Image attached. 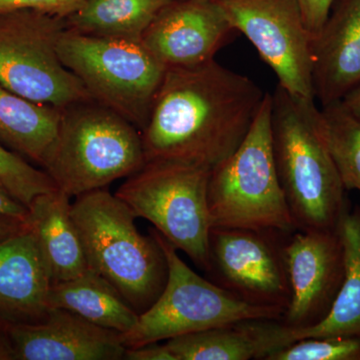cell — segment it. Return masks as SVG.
I'll list each match as a JSON object with an SVG mask.
<instances>
[{
  "mask_svg": "<svg viewBox=\"0 0 360 360\" xmlns=\"http://www.w3.org/2000/svg\"><path fill=\"white\" fill-rule=\"evenodd\" d=\"M290 303L281 321L305 329L330 311L345 276L342 243L338 231H296L283 245Z\"/></svg>",
  "mask_w": 360,
  "mask_h": 360,
  "instance_id": "7c38bea8",
  "label": "cell"
},
{
  "mask_svg": "<svg viewBox=\"0 0 360 360\" xmlns=\"http://www.w3.org/2000/svg\"><path fill=\"white\" fill-rule=\"evenodd\" d=\"M0 219L30 222V208L21 203L0 182Z\"/></svg>",
  "mask_w": 360,
  "mask_h": 360,
  "instance_id": "83f0119b",
  "label": "cell"
},
{
  "mask_svg": "<svg viewBox=\"0 0 360 360\" xmlns=\"http://www.w3.org/2000/svg\"><path fill=\"white\" fill-rule=\"evenodd\" d=\"M305 25L314 37L328 20L335 0H297Z\"/></svg>",
  "mask_w": 360,
  "mask_h": 360,
  "instance_id": "4316f807",
  "label": "cell"
},
{
  "mask_svg": "<svg viewBox=\"0 0 360 360\" xmlns=\"http://www.w3.org/2000/svg\"><path fill=\"white\" fill-rule=\"evenodd\" d=\"M266 92L215 59L167 68L141 130L146 162L174 161L212 170L240 146Z\"/></svg>",
  "mask_w": 360,
  "mask_h": 360,
  "instance_id": "6da1fadb",
  "label": "cell"
},
{
  "mask_svg": "<svg viewBox=\"0 0 360 360\" xmlns=\"http://www.w3.org/2000/svg\"><path fill=\"white\" fill-rule=\"evenodd\" d=\"M264 360H360V338H303L270 352Z\"/></svg>",
  "mask_w": 360,
  "mask_h": 360,
  "instance_id": "d4e9b609",
  "label": "cell"
},
{
  "mask_svg": "<svg viewBox=\"0 0 360 360\" xmlns=\"http://www.w3.org/2000/svg\"><path fill=\"white\" fill-rule=\"evenodd\" d=\"M86 0H0V13L35 11L65 18Z\"/></svg>",
  "mask_w": 360,
  "mask_h": 360,
  "instance_id": "484cf974",
  "label": "cell"
},
{
  "mask_svg": "<svg viewBox=\"0 0 360 360\" xmlns=\"http://www.w3.org/2000/svg\"><path fill=\"white\" fill-rule=\"evenodd\" d=\"M312 84L321 106L342 101L360 84V0H335L311 39Z\"/></svg>",
  "mask_w": 360,
  "mask_h": 360,
  "instance_id": "9a60e30c",
  "label": "cell"
},
{
  "mask_svg": "<svg viewBox=\"0 0 360 360\" xmlns=\"http://www.w3.org/2000/svg\"><path fill=\"white\" fill-rule=\"evenodd\" d=\"M341 103L360 122V84L343 97Z\"/></svg>",
  "mask_w": 360,
  "mask_h": 360,
  "instance_id": "4dcf8cb0",
  "label": "cell"
},
{
  "mask_svg": "<svg viewBox=\"0 0 360 360\" xmlns=\"http://www.w3.org/2000/svg\"><path fill=\"white\" fill-rule=\"evenodd\" d=\"M63 108L33 103L0 85V143L41 165L56 139Z\"/></svg>",
  "mask_w": 360,
  "mask_h": 360,
  "instance_id": "ffe728a7",
  "label": "cell"
},
{
  "mask_svg": "<svg viewBox=\"0 0 360 360\" xmlns=\"http://www.w3.org/2000/svg\"><path fill=\"white\" fill-rule=\"evenodd\" d=\"M144 165L141 131L115 111L89 99L63 108L58 134L40 167L71 198L105 188Z\"/></svg>",
  "mask_w": 360,
  "mask_h": 360,
  "instance_id": "277c9868",
  "label": "cell"
},
{
  "mask_svg": "<svg viewBox=\"0 0 360 360\" xmlns=\"http://www.w3.org/2000/svg\"><path fill=\"white\" fill-rule=\"evenodd\" d=\"M266 319H250L168 340L175 360L264 359L269 354Z\"/></svg>",
  "mask_w": 360,
  "mask_h": 360,
  "instance_id": "44dd1931",
  "label": "cell"
},
{
  "mask_svg": "<svg viewBox=\"0 0 360 360\" xmlns=\"http://www.w3.org/2000/svg\"><path fill=\"white\" fill-rule=\"evenodd\" d=\"M172 0H86L65 18L71 32L92 37L141 39Z\"/></svg>",
  "mask_w": 360,
  "mask_h": 360,
  "instance_id": "7402d4cb",
  "label": "cell"
},
{
  "mask_svg": "<svg viewBox=\"0 0 360 360\" xmlns=\"http://www.w3.org/2000/svg\"><path fill=\"white\" fill-rule=\"evenodd\" d=\"M336 231L342 243L345 276L330 311L316 326L305 329L286 328L281 321H274L271 328L272 352L303 338L321 336L360 338L359 206L354 208L347 206Z\"/></svg>",
  "mask_w": 360,
  "mask_h": 360,
  "instance_id": "e0dca14e",
  "label": "cell"
},
{
  "mask_svg": "<svg viewBox=\"0 0 360 360\" xmlns=\"http://www.w3.org/2000/svg\"><path fill=\"white\" fill-rule=\"evenodd\" d=\"M71 217L89 269L110 281L137 314L148 310L168 276L167 257L155 236H142L131 208L104 188L77 196Z\"/></svg>",
  "mask_w": 360,
  "mask_h": 360,
  "instance_id": "3957f363",
  "label": "cell"
},
{
  "mask_svg": "<svg viewBox=\"0 0 360 360\" xmlns=\"http://www.w3.org/2000/svg\"><path fill=\"white\" fill-rule=\"evenodd\" d=\"M150 233L167 257V284L156 302L139 314L136 324L122 335L125 348L160 342L250 319H277L281 310L255 307L200 276L177 255L176 248L156 231Z\"/></svg>",
  "mask_w": 360,
  "mask_h": 360,
  "instance_id": "ba28073f",
  "label": "cell"
},
{
  "mask_svg": "<svg viewBox=\"0 0 360 360\" xmlns=\"http://www.w3.org/2000/svg\"><path fill=\"white\" fill-rule=\"evenodd\" d=\"M28 208L30 227L37 238L52 284L84 274L89 264L71 217L70 196L56 189L40 194Z\"/></svg>",
  "mask_w": 360,
  "mask_h": 360,
  "instance_id": "ac0fdd59",
  "label": "cell"
},
{
  "mask_svg": "<svg viewBox=\"0 0 360 360\" xmlns=\"http://www.w3.org/2000/svg\"><path fill=\"white\" fill-rule=\"evenodd\" d=\"M65 30V18L40 11L0 13V85L58 108L92 99L59 56Z\"/></svg>",
  "mask_w": 360,
  "mask_h": 360,
  "instance_id": "9c48e42d",
  "label": "cell"
},
{
  "mask_svg": "<svg viewBox=\"0 0 360 360\" xmlns=\"http://www.w3.org/2000/svg\"><path fill=\"white\" fill-rule=\"evenodd\" d=\"M58 53L94 101L127 118L139 131L144 129L167 68L141 39L92 37L66 28Z\"/></svg>",
  "mask_w": 360,
  "mask_h": 360,
  "instance_id": "8992f818",
  "label": "cell"
},
{
  "mask_svg": "<svg viewBox=\"0 0 360 360\" xmlns=\"http://www.w3.org/2000/svg\"><path fill=\"white\" fill-rule=\"evenodd\" d=\"M210 174L208 168L188 163L148 161L115 193L136 217L151 222L205 272L212 227L207 205Z\"/></svg>",
  "mask_w": 360,
  "mask_h": 360,
  "instance_id": "52a82bcc",
  "label": "cell"
},
{
  "mask_svg": "<svg viewBox=\"0 0 360 360\" xmlns=\"http://www.w3.org/2000/svg\"><path fill=\"white\" fill-rule=\"evenodd\" d=\"M13 359H14L13 347L8 336L0 335V360Z\"/></svg>",
  "mask_w": 360,
  "mask_h": 360,
  "instance_id": "1f68e13d",
  "label": "cell"
},
{
  "mask_svg": "<svg viewBox=\"0 0 360 360\" xmlns=\"http://www.w3.org/2000/svg\"><path fill=\"white\" fill-rule=\"evenodd\" d=\"M284 232L212 227L210 269L213 283L255 307L285 311L290 290L284 260Z\"/></svg>",
  "mask_w": 360,
  "mask_h": 360,
  "instance_id": "8fae6325",
  "label": "cell"
},
{
  "mask_svg": "<svg viewBox=\"0 0 360 360\" xmlns=\"http://www.w3.org/2000/svg\"><path fill=\"white\" fill-rule=\"evenodd\" d=\"M271 106L272 96L266 92L240 146L210 170L207 205L212 227L296 231L274 160Z\"/></svg>",
  "mask_w": 360,
  "mask_h": 360,
  "instance_id": "5b68a950",
  "label": "cell"
},
{
  "mask_svg": "<svg viewBox=\"0 0 360 360\" xmlns=\"http://www.w3.org/2000/svg\"><path fill=\"white\" fill-rule=\"evenodd\" d=\"M236 32L217 0H172L141 42L167 68H188L213 60Z\"/></svg>",
  "mask_w": 360,
  "mask_h": 360,
  "instance_id": "4fadbf2b",
  "label": "cell"
},
{
  "mask_svg": "<svg viewBox=\"0 0 360 360\" xmlns=\"http://www.w3.org/2000/svg\"><path fill=\"white\" fill-rule=\"evenodd\" d=\"M4 333L16 360H120L125 352L122 333L61 309H49L39 321L6 319Z\"/></svg>",
  "mask_w": 360,
  "mask_h": 360,
  "instance_id": "5bb4252c",
  "label": "cell"
},
{
  "mask_svg": "<svg viewBox=\"0 0 360 360\" xmlns=\"http://www.w3.org/2000/svg\"><path fill=\"white\" fill-rule=\"evenodd\" d=\"M271 96L274 160L295 229L335 231L347 198L319 129V108L281 86Z\"/></svg>",
  "mask_w": 360,
  "mask_h": 360,
  "instance_id": "7a4b0ae2",
  "label": "cell"
},
{
  "mask_svg": "<svg viewBox=\"0 0 360 360\" xmlns=\"http://www.w3.org/2000/svg\"><path fill=\"white\" fill-rule=\"evenodd\" d=\"M51 274L30 227L0 241V315L33 322L49 311Z\"/></svg>",
  "mask_w": 360,
  "mask_h": 360,
  "instance_id": "2e32d148",
  "label": "cell"
},
{
  "mask_svg": "<svg viewBox=\"0 0 360 360\" xmlns=\"http://www.w3.org/2000/svg\"><path fill=\"white\" fill-rule=\"evenodd\" d=\"M30 226V222L20 221V220L0 219V241L25 231Z\"/></svg>",
  "mask_w": 360,
  "mask_h": 360,
  "instance_id": "f546056e",
  "label": "cell"
},
{
  "mask_svg": "<svg viewBox=\"0 0 360 360\" xmlns=\"http://www.w3.org/2000/svg\"><path fill=\"white\" fill-rule=\"evenodd\" d=\"M49 307L68 310L101 328L127 333L139 314L101 274L87 269L82 276L51 284Z\"/></svg>",
  "mask_w": 360,
  "mask_h": 360,
  "instance_id": "d6986e66",
  "label": "cell"
},
{
  "mask_svg": "<svg viewBox=\"0 0 360 360\" xmlns=\"http://www.w3.org/2000/svg\"><path fill=\"white\" fill-rule=\"evenodd\" d=\"M236 32L243 33L276 73L278 86L302 101H316L311 35L297 0H217Z\"/></svg>",
  "mask_w": 360,
  "mask_h": 360,
  "instance_id": "30bf717a",
  "label": "cell"
},
{
  "mask_svg": "<svg viewBox=\"0 0 360 360\" xmlns=\"http://www.w3.org/2000/svg\"><path fill=\"white\" fill-rule=\"evenodd\" d=\"M123 359L127 360H175L167 345L158 342L148 343L136 347L125 348Z\"/></svg>",
  "mask_w": 360,
  "mask_h": 360,
  "instance_id": "f1b7e54d",
  "label": "cell"
},
{
  "mask_svg": "<svg viewBox=\"0 0 360 360\" xmlns=\"http://www.w3.org/2000/svg\"><path fill=\"white\" fill-rule=\"evenodd\" d=\"M0 182L16 200L30 207L34 198L58 189L51 176L0 143Z\"/></svg>",
  "mask_w": 360,
  "mask_h": 360,
  "instance_id": "cb8c5ba5",
  "label": "cell"
},
{
  "mask_svg": "<svg viewBox=\"0 0 360 360\" xmlns=\"http://www.w3.org/2000/svg\"><path fill=\"white\" fill-rule=\"evenodd\" d=\"M319 129L345 191L360 193V122L341 101L321 106Z\"/></svg>",
  "mask_w": 360,
  "mask_h": 360,
  "instance_id": "603a6c76",
  "label": "cell"
}]
</instances>
